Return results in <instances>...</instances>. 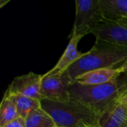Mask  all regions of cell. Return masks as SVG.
I'll use <instances>...</instances> for the list:
<instances>
[{"instance_id": "cell-1", "label": "cell", "mask_w": 127, "mask_h": 127, "mask_svg": "<svg viewBox=\"0 0 127 127\" xmlns=\"http://www.w3.org/2000/svg\"><path fill=\"white\" fill-rule=\"evenodd\" d=\"M127 92V73L106 83L82 86L76 83L69 87L71 100L80 103L101 115Z\"/></svg>"}, {"instance_id": "cell-2", "label": "cell", "mask_w": 127, "mask_h": 127, "mask_svg": "<svg viewBox=\"0 0 127 127\" xmlns=\"http://www.w3.org/2000/svg\"><path fill=\"white\" fill-rule=\"evenodd\" d=\"M127 60V48L96 39L93 47L64 73L72 84L80 76L97 69L118 68Z\"/></svg>"}, {"instance_id": "cell-3", "label": "cell", "mask_w": 127, "mask_h": 127, "mask_svg": "<svg viewBox=\"0 0 127 127\" xmlns=\"http://www.w3.org/2000/svg\"><path fill=\"white\" fill-rule=\"evenodd\" d=\"M41 107L51 115L57 127H100V115L80 103L42 100Z\"/></svg>"}, {"instance_id": "cell-4", "label": "cell", "mask_w": 127, "mask_h": 127, "mask_svg": "<svg viewBox=\"0 0 127 127\" xmlns=\"http://www.w3.org/2000/svg\"><path fill=\"white\" fill-rule=\"evenodd\" d=\"M75 5V21L70 34L83 38L105 21L99 0H77Z\"/></svg>"}, {"instance_id": "cell-5", "label": "cell", "mask_w": 127, "mask_h": 127, "mask_svg": "<svg viewBox=\"0 0 127 127\" xmlns=\"http://www.w3.org/2000/svg\"><path fill=\"white\" fill-rule=\"evenodd\" d=\"M71 85V82L64 74H59L48 71L43 74L41 83L42 100L58 103L70 101L69 87Z\"/></svg>"}, {"instance_id": "cell-6", "label": "cell", "mask_w": 127, "mask_h": 127, "mask_svg": "<svg viewBox=\"0 0 127 127\" xmlns=\"http://www.w3.org/2000/svg\"><path fill=\"white\" fill-rule=\"evenodd\" d=\"M96 39L127 48V20H105L91 33Z\"/></svg>"}, {"instance_id": "cell-7", "label": "cell", "mask_w": 127, "mask_h": 127, "mask_svg": "<svg viewBox=\"0 0 127 127\" xmlns=\"http://www.w3.org/2000/svg\"><path fill=\"white\" fill-rule=\"evenodd\" d=\"M43 75L37 74L34 72H29L15 77L7 89L5 95H22L33 99L42 100L41 83Z\"/></svg>"}, {"instance_id": "cell-8", "label": "cell", "mask_w": 127, "mask_h": 127, "mask_svg": "<svg viewBox=\"0 0 127 127\" xmlns=\"http://www.w3.org/2000/svg\"><path fill=\"white\" fill-rule=\"evenodd\" d=\"M69 38L70 41L65 48V50L55 66L49 71L50 72L63 74L71 65L84 55V53L77 50L78 43L82 38L74 34H70Z\"/></svg>"}, {"instance_id": "cell-9", "label": "cell", "mask_w": 127, "mask_h": 127, "mask_svg": "<svg viewBox=\"0 0 127 127\" xmlns=\"http://www.w3.org/2000/svg\"><path fill=\"white\" fill-rule=\"evenodd\" d=\"M127 104L117 100L100 117V127H127Z\"/></svg>"}, {"instance_id": "cell-10", "label": "cell", "mask_w": 127, "mask_h": 127, "mask_svg": "<svg viewBox=\"0 0 127 127\" xmlns=\"http://www.w3.org/2000/svg\"><path fill=\"white\" fill-rule=\"evenodd\" d=\"M121 74L117 68H102L87 72L77 77L74 83L82 86H95L110 82Z\"/></svg>"}, {"instance_id": "cell-11", "label": "cell", "mask_w": 127, "mask_h": 127, "mask_svg": "<svg viewBox=\"0 0 127 127\" xmlns=\"http://www.w3.org/2000/svg\"><path fill=\"white\" fill-rule=\"evenodd\" d=\"M105 20H127V0H99Z\"/></svg>"}, {"instance_id": "cell-12", "label": "cell", "mask_w": 127, "mask_h": 127, "mask_svg": "<svg viewBox=\"0 0 127 127\" xmlns=\"http://www.w3.org/2000/svg\"><path fill=\"white\" fill-rule=\"evenodd\" d=\"M8 97H10L14 103L19 116L24 119H25L31 112L41 107V100H39L22 95H10Z\"/></svg>"}, {"instance_id": "cell-13", "label": "cell", "mask_w": 127, "mask_h": 127, "mask_svg": "<svg viewBox=\"0 0 127 127\" xmlns=\"http://www.w3.org/2000/svg\"><path fill=\"white\" fill-rule=\"evenodd\" d=\"M25 120V127H57L51 115L42 107L31 112Z\"/></svg>"}, {"instance_id": "cell-14", "label": "cell", "mask_w": 127, "mask_h": 127, "mask_svg": "<svg viewBox=\"0 0 127 127\" xmlns=\"http://www.w3.org/2000/svg\"><path fill=\"white\" fill-rule=\"evenodd\" d=\"M19 118L16 106L10 97L4 95L0 105V127Z\"/></svg>"}, {"instance_id": "cell-15", "label": "cell", "mask_w": 127, "mask_h": 127, "mask_svg": "<svg viewBox=\"0 0 127 127\" xmlns=\"http://www.w3.org/2000/svg\"><path fill=\"white\" fill-rule=\"evenodd\" d=\"M1 127H25V120L22 118H18L14 121Z\"/></svg>"}, {"instance_id": "cell-16", "label": "cell", "mask_w": 127, "mask_h": 127, "mask_svg": "<svg viewBox=\"0 0 127 127\" xmlns=\"http://www.w3.org/2000/svg\"><path fill=\"white\" fill-rule=\"evenodd\" d=\"M119 71V72L121 74H123V73H127V60L119 67L117 68Z\"/></svg>"}, {"instance_id": "cell-17", "label": "cell", "mask_w": 127, "mask_h": 127, "mask_svg": "<svg viewBox=\"0 0 127 127\" xmlns=\"http://www.w3.org/2000/svg\"><path fill=\"white\" fill-rule=\"evenodd\" d=\"M118 100L119 102H121V103H123L127 104V92H126L124 95H123Z\"/></svg>"}, {"instance_id": "cell-18", "label": "cell", "mask_w": 127, "mask_h": 127, "mask_svg": "<svg viewBox=\"0 0 127 127\" xmlns=\"http://www.w3.org/2000/svg\"><path fill=\"white\" fill-rule=\"evenodd\" d=\"M10 0H1L0 1V7H2L3 6H4V4H6L7 2H9Z\"/></svg>"}, {"instance_id": "cell-19", "label": "cell", "mask_w": 127, "mask_h": 127, "mask_svg": "<svg viewBox=\"0 0 127 127\" xmlns=\"http://www.w3.org/2000/svg\"></svg>"}]
</instances>
